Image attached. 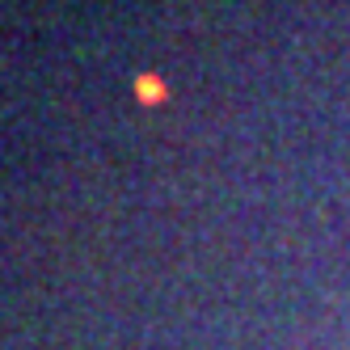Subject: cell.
<instances>
[{
    "label": "cell",
    "instance_id": "6da1fadb",
    "mask_svg": "<svg viewBox=\"0 0 350 350\" xmlns=\"http://www.w3.org/2000/svg\"><path fill=\"white\" fill-rule=\"evenodd\" d=\"M135 93H144V97H148V102H161V97H165V89H161V81H152V77H144V81L135 85Z\"/></svg>",
    "mask_w": 350,
    "mask_h": 350
}]
</instances>
